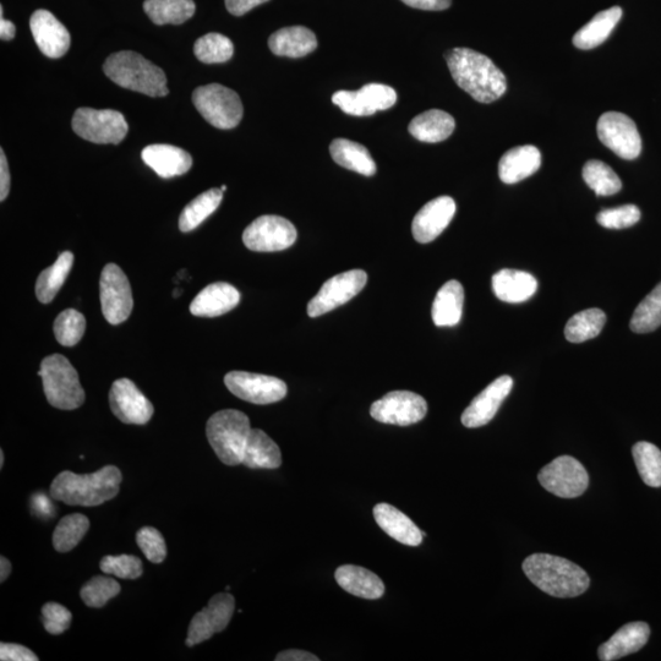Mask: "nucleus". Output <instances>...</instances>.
<instances>
[{
	"instance_id": "nucleus-49",
	"label": "nucleus",
	"mask_w": 661,
	"mask_h": 661,
	"mask_svg": "<svg viewBox=\"0 0 661 661\" xmlns=\"http://www.w3.org/2000/svg\"><path fill=\"white\" fill-rule=\"evenodd\" d=\"M73 615L65 606L58 603H47L42 608V621L46 631L51 635H62L71 625Z\"/></svg>"
},
{
	"instance_id": "nucleus-50",
	"label": "nucleus",
	"mask_w": 661,
	"mask_h": 661,
	"mask_svg": "<svg viewBox=\"0 0 661 661\" xmlns=\"http://www.w3.org/2000/svg\"><path fill=\"white\" fill-rule=\"evenodd\" d=\"M0 660L2 661H37V655L29 648L14 643L0 644Z\"/></svg>"
},
{
	"instance_id": "nucleus-26",
	"label": "nucleus",
	"mask_w": 661,
	"mask_h": 661,
	"mask_svg": "<svg viewBox=\"0 0 661 661\" xmlns=\"http://www.w3.org/2000/svg\"><path fill=\"white\" fill-rule=\"evenodd\" d=\"M376 523L386 534L398 543L408 546H418L423 542V533L414 522L403 512L389 504H379L374 507Z\"/></svg>"
},
{
	"instance_id": "nucleus-20",
	"label": "nucleus",
	"mask_w": 661,
	"mask_h": 661,
	"mask_svg": "<svg viewBox=\"0 0 661 661\" xmlns=\"http://www.w3.org/2000/svg\"><path fill=\"white\" fill-rule=\"evenodd\" d=\"M456 210V202L450 196H440L429 201L414 217V239L422 244L433 242L449 227Z\"/></svg>"
},
{
	"instance_id": "nucleus-6",
	"label": "nucleus",
	"mask_w": 661,
	"mask_h": 661,
	"mask_svg": "<svg viewBox=\"0 0 661 661\" xmlns=\"http://www.w3.org/2000/svg\"><path fill=\"white\" fill-rule=\"evenodd\" d=\"M38 376L42 378L47 401L62 411H74L83 406L85 391L78 371L63 355L53 354L42 360Z\"/></svg>"
},
{
	"instance_id": "nucleus-44",
	"label": "nucleus",
	"mask_w": 661,
	"mask_h": 661,
	"mask_svg": "<svg viewBox=\"0 0 661 661\" xmlns=\"http://www.w3.org/2000/svg\"><path fill=\"white\" fill-rule=\"evenodd\" d=\"M54 336L64 347H74L85 335L86 319L79 311L64 310L54 321Z\"/></svg>"
},
{
	"instance_id": "nucleus-52",
	"label": "nucleus",
	"mask_w": 661,
	"mask_h": 661,
	"mask_svg": "<svg viewBox=\"0 0 661 661\" xmlns=\"http://www.w3.org/2000/svg\"><path fill=\"white\" fill-rule=\"evenodd\" d=\"M402 2L415 9L440 12V10L449 9L452 0H402Z\"/></svg>"
},
{
	"instance_id": "nucleus-2",
	"label": "nucleus",
	"mask_w": 661,
	"mask_h": 661,
	"mask_svg": "<svg viewBox=\"0 0 661 661\" xmlns=\"http://www.w3.org/2000/svg\"><path fill=\"white\" fill-rule=\"evenodd\" d=\"M122 480V472L114 466L83 475L64 471L54 478L51 496L70 506H100L118 495Z\"/></svg>"
},
{
	"instance_id": "nucleus-48",
	"label": "nucleus",
	"mask_w": 661,
	"mask_h": 661,
	"mask_svg": "<svg viewBox=\"0 0 661 661\" xmlns=\"http://www.w3.org/2000/svg\"><path fill=\"white\" fill-rule=\"evenodd\" d=\"M641 220V211L636 205H624L616 209L603 210L598 213L600 226L608 229H625L635 226Z\"/></svg>"
},
{
	"instance_id": "nucleus-3",
	"label": "nucleus",
	"mask_w": 661,
	"mask_h": 661,
	"mask_svg": "<svg viewBox=\"0 0 661 661\" xmlns=\"http://www.w3.org/2000/svg\"><path fill=\"white\" fill-rule=\"evenodd\" d=\"M523 571L540 591L555 598H575L589 588V577L583 568L549 554H534L523 562Z\"/></svg>"
},
{
	"instance_id": "nucleus-55",
	"label": "nucleus",
	"mask_w": 661,
	"mask_h": 661,
	"mask_svg": "<svg viewBox=\"0 0 661 661\" xmlns=\"http://www.w3.org/2000/svg\"><path fill=\"white\" fill-rule=\"evenodd\" d=\"M0 14H2V16H0V38H2L3 41H12L16 32L15 25L12 21L4 19L3 7Z\"/></svg>"
},
{
	"instance_id": "nucleus-22",
	"label": "nucleus",
	"mask_w": 661,
	"mask_h": 661,
	"mask_svg": "<svg viewBox=\"0 0 661 661\" xmlns=\"http://www.w3.org/2000/svg\"><path fill=\"white\" fill-rule=\"evenodd\" d=\"M240 303L236 287L226 282L210 284L190 304V313L199 318H217L233 310Z\"/></svg>"
},
{
	"instance_id": "nucleus-17",
	"label": "nucleus",
	"mask_w": 661,
	"mask_h": 661,
	"mask_svg": "<svg viewBox=\"0 0 661 661\" xmlns=\"http://www.w3.org/2000/svg\"><path fill=\"white\" fill-rule=\"evenodd\" d=\"M234 608L236 600L231 594L220 593L211 598L209 605L190 622L188 638L185 641L187 647H194L207 641L215 633L225 631L232 620Z\"/></svg>"
},
{
	"instance_id": "nucleus-19",
	"label": "nucleus",
	"mask_w": 661,
	"mask_h": 661,
	"mask_svg": "<svg viewBox=\"0 0 661 661\" xmlns=\"http://www.w3.org/2000/svg\"><path fill=\"white\" fill-rule=\"evenodd\" d=\"M512 387L513 380L507 375L500 376L491 382L463 412L462 424L469 429L489 424L499 412L502 402L510 395Z\"/></svg>"
},
{
	"instance_id": "nucleus-51",
	"label": "nucleus",
	"mask_w": 661,
	"mask_h": 661,
	"mask_svg": "<svg viewBox=\"0 0 661 661\" xmlns=\"http://www.w3.org/2000/svg\"><path fill=\"white\" fill-rule=\"evenodd\" d=\"M225 2L229 13L236 16H242L249 13L251 9L269 2V0H225Z\"/></svg>"
},
{
	"instance_id": "nucleus-14",
	"label": "nucleus",
	"mask_w": 661,
	"mask_h": 661,
	"mask_svg": "<svg viewBox=\"0 0 661 661\" xmlns=\"http://www.w3.org/2000/svg\"><path fill=\"white\" fill-rule=\"evenodd\" d=\"M428 413V403L411 391H393L373 403L370 415L376 422L398 426L419 423Z\"/></svg>"
},
{
	"instance_id": "nucleus-47",
	"label": "nucleus",
	"mask_w": 661,
	"mask_h": 661,
	"mask_svg": "<svg viewBox=\"0 0 661 661\" xmlns=\"http://www.w3.org/2000/svg\"><path fill=\"white\" fill-rule=\"evenodd\" d=\"M136 543H138L147 560L154 562V564H161L165 561L167 556L165 538L156 528L145 527L140 529L136 533Z\"/></svg>"
},
{
	"instance_id": "nucleus-46",
	"label": "nucleus",
	"mask_w": 661,
	"mask_h": 661,
	"mask_svg": "<svg viewBox=\"0 0 661 661\" xmlns=\"http://www.w3.org/2000/svg\"><path fill=\"white\" fill-rule=\"evenodd\" d=\"M100 566L106 575L123 579H138L144 572L141 560L133 555L105 556Z\"/></svg>"
},
{
	"instance_id": "nucleus-42",
	"label": "nucleus",
	"mask_w": 661,
	"mask_h": 661,
	"mask_svg": "<svg viewBox=\"0 0 661 661\" xmlns=\"http://www.w3.org/2000/svg\"><path fill=\"white\" fill-rule=\"evenodd\" d=\"M661 326V283L644 298L633 313L630 327L635 333L653 332Z\"/></svg>"
},
{
	"instance_id": "nucleus-45",
	"label": "nucleus",
	"mask_w": 661,
	"mask_h": 661,
	"mask_svg": "<svg viewBox=\"0 0 661 661\" xmlns=\"http://www.w3.org/2000/svg\"><path fill=\"white\" fill-rule=\"evenodd\" d=\"M120 593V584L116 579L97 576L90 579L81 589V599L89 608H103L109 600Z\"/></svg>"
},
{
	"instance_id": "nucleus-25",
	"label": "nucleus",
	"mask_w": 661,
	"mask_h": 661,
	"mask_svg": "<svg viewBox=\"0 0 661 661\" xmlns=\"http://www.w3.org/2000/svg\"><path fill=\"white\" fill-rule=\"evenodd\" d=\"M542 165V155L533 145L518 146L507 151L499 163V176L505 184H516L533 176Z\"/></svg>"
},
{
	"instance_id": "nucleus-4",
	"label": "nucleus",
	"mask_w": 661,
	"mask_h": 661,
	"mask_svg": "<svg viewBox=\"0 0 661 661\" xmlns=\"http://www.w3.org/2000/svg\"><path fill=\"white\" fill-rule=\"evenodd\" d=\"M103 71L114 84L124 89L150 97L168 95L166 74L139 53H113L103 64Z\"/></svg>"
},
{
	"instance_id": "nucleus-29",
	"label": "nucleus",
	"mask_w": 661,
	"mask_h": 661,
	"mask_svg": "<svg viewBox=\"0 0 661 661\" xmlns=\"http://www.w3.org/2000/svg\"><path fill=\"white\" fill-rule=\"evenodd\" d=\"M269 47L276 56L302 58L318 48V40L314 32L307 27H284L271 35Z\"/></svg>"
},
{
	"instance_id": "nucleus-57",
	"label": "nucleus",
	"mask_w": 661,
	"mask_h": 661,
	"mask_svg": "<svg viewBox=\"0 0 661 661\" xmlns=\"http://www.w3.org/2000/svg\"><path fill=\"white\" fill-rule=\"evenodd\" d=\"M3 466H4V452L2 450L0 451V467L3 468Z\"/></svg>"
},
{
	"instance_id": "nucleus-1",
	"label": "nucleus",
	"mask_w": 661,
	"mask_h": 661,
	"mask_svg": "<svg viewBox=\"0 0 661 661\" xmlns=\"http://www.w3.org/2000/svg\"><path fill=\"white\" fill-rule=\"evenodd\" d=\"M446 62L456 84L480 103H493L505 95L506 76L493 60L469 48L446 53Z\"/></svg>"
},
{
	"instance_id": "nucleus-5",
	"label": "nucleus",
	"mask_w": 661,
	"mask_h": 661,
	"mask_svg": "<svg viewBox=\"0 0 661 661\" xmlns=\"http://www.w3.org/2000/svg\"><path fill=\"white\" fill-rule=\"evenodd\" d=\"M250 431L248 415L236 409L213 414L206 426L207 439L213 451L227 466L242 464Z\"/></svg>"
},
{
	"instance_id": "nucleus-7",
	"label": "nucleus",
	"mask_w": 661,
	"mask_h": 661,
	"mask_svg": "<svg viewBox=\"0 0 661 661\" xmlns=\"http://www.w3.org/2000/svg\"><path fill=\"white\" fill-rule=\"evenodd\" d=\"M193 102L201 116L218 129L236 128L243 118V103L237 92L220 84L198 87Z\"/></svg>"
},
{
	"instance_id": "nucleus-58",
	"label": "nucleus",
	"mask_w": 661,
	"mask_h": 661,
	"mask_svg": "<svg viewBox=\"0 0 661 661\" xmlns=\"http://www.w3.org/2000/svg\"><path fill=\"white\" fill-rule=\"evenodd\" d=\"M221 190L223 191V193H225V191L227 190V185H222Z\"/></svg>"
},
{
	"instance_id": "nucleus-28",
	"label": "nucleus",
	"mask_w": 661,
	"mask_h": 661,
	"mask_svg": "<svg viewBox=\"0 0 661 661\" xmlns=\"http://www.w3.org/2000/svg\"><path fill=\"white\" fill-rule=\"evenodd\" d=\"M336 582L344 591L362 599H380L385 593V584L375 573L364 567L344 565L337 568Z\"/></svg>"
},
{
	"instance_id": "nucleus-16",
	"label": "nucleus",
	"mask_w": 661,
	"mask_h": 661,
	"mask_svg": "<svg viewBox=\"0 0 661 661\" xmlns=\"http://www.w3.org/2000/svg\"><path fill=\"white\" fill-rule=\"evenodd\" d=\"M332 102L349 116L368 117L395 106L397 92L387 85L369 84L358 91H338Z\"/></svg>"
},
{
	"instance_id": "nucleus-56",
	"label": "nucleus",
	"mask_w": 661,
	"mask_h": 661,
	"mask_svg": "<svg viewBox=\"0 0 661 661\" xmlns=\"http://www.w3.org/2000/svg\"><path fill=\"white\" fill-rule=\"evenodd\" d=\"M10 573H12V564L4 556L0 557V582L7 581Z\"/></svg>"
},
{
	"instance_id": "nucleus-38",
	"label": "nucleus",
	"mask_w": 661,
	"mask_h": 661,
	"mask_svg": "<svg viewBox=\"0 0 661 661\" xmlns=\"http://www.w3.org/2000/svg\"><path fill=\"white\" fill-rule=\"evenodd\" d=\"M606 324V315L600 309L579 311L567 321L565 337L571 343H583L600 335Z\"/></svg>"
},
{
	"instance_id": "nucleus-9",
	"label": "nucleus",
	"mask_w": 661,
	"mask_h": 661,
	"mask_svg": "<svg viewBox=\"0 0 661 661\" xmlns=\"http://www.w3.org/2000/svg\"><path fill=\"white\" fill-rule=\"evenodd\" d=\"M545 490L562 499H575L586 493L589 475L583 464L571 456H561L545 466L538 475Z\"/></svg>"
},
{
	"instance_id": "nucleus-18",
	"label": "nucleus",
	"mask_w": 661,
	"mask_h": 661,
	"mask_svg": "<svg viewBox=\"0 0 661 661\" xmlns=\"http://www.w3.org/2000/svg\"><path fill=\"white\" fill-rule=\"evenodd\" d=\"M109 404L114 415L124 424L144 425L150 422L155 409L133 381L119 379L109 392Z\"/></svg>"
},
{
	"instance_id": "nucleus-21",
	"label": "nucleus",
	"mask_w": 661,
	"mask_h": 661,
	"mask_svg": "<svg viewBox=\"0 0 661 661\" xmlns=\"http://www.w3.org/2000/svg\"><path fill=\"white\" fill-rule=\"evenodd\" d=\"M30 27L40 51L48 58H62L70 48V34L48 10H37L31 16Z\"/></svg>"
},
{
	"instance_id": "nucleus-41",
	"label": "nucleus",
	"mask_w": 661,
	"mask_h": 661,
	"mask_svg": "<svg viewBox=\"0 0 661 661\" xmlns=\"http://www.w3.org/2000/svg\"><path fill=\"white\" fill-rule=\"evenodd\" d=\"M583 179L599 196L615 195L622 188L619 176L608 165L598 160L588 161L584 165Z\"/></svg>"
},
{
	"instance_id": "nucleus-11",
	"label": "nucleus",
	"mask_w": 661,
	"mask_h": 661,
	"mask_svg": "<svg viewBox=\"0 0 661 661\" xmlns=\"http://www.w3.org/2000/svg\"><path fill=\"white\" fill-rule=\"evenodd\" d=\"M102 313L109 324L127 321L134 308L133 292L127 275L116 264H108L100 281Z\"/></svg>"
},
{
	"instance_id": "nucleus-27",
	"label": "nucleus",
	"mask_w": 661,
	"mask_h": 661,
	"mask_svg": "<svg viewBox=\"0 0 661 661\" xmlns=\"http://www.w3.org/2000/svg\"><path fill=\"white\" fill-rule=\"evenodd\" d=\"M495 296L506 303H523L531 299L538 289V281L531 273L505 269L493 277Z\"/></svg>"
},
{
	"instance_id": "nucleus-8",
	"label": "nucleus",
	"mask_w": 661,
	"mask_h": 661,
	"mask_svg": "<svg viewBox=\"0 0 661 661\" xmlns=\"http://www.w3.org/2000/svg\"><path fill=\"white\" fill-rule=\"evenodd\" d=\"M71 125L80 138L103 145L120 144L129 130L123 114L113 109L97 111L94 108H80L75 112Z\"/></svg>"
},
{
	"instance_id": "nucleus-23",
	"label": "nucleus",
	"mask_w": 661,
	"mask_h": 661,
	"mask_svg": "<svg viewBox=\"0 0 661 661\" xmlns=\"http://www.w3.org/2000/svg\"><path fill=\"white\" fill-rule=\"evenodd\" d=\"M142 161L161 178L183 176L193 167V158L179 147L165 144L150 145L141 152Z\"/></svg>"
},
{
	"instance_id": "nucleus-32",
	"label": "nucleus",
	"mask_w": 661,
	"mask_h": 661,
	"mask_svg": "<svg viewBox=\"0 0 661 661\" xmlns=\"http://www.w3.org/2000/svg\"><path fill=\"white\" fill-rule=\"evenodd\" d=\"M455 128L456 122L451 114L439 109H431L412 120L409 124V133L419 141L436 144L449 139Z\"/></svg>"
},
{
	"instance_id": "nucleus-30",
	"label": "nucleus",
	"mask_w": 661,
	"mask_h": 661,
	"mask_svg": "<svg viewBox=\"0 0 661 661\" xmlns=\"http://www.w3.org/2000/svg\"><path fill=\"white\" fill-rule=\"evenodd\" d=\"M242 464L251 469L280 468L282 466L280 447L265 431L251 429Z\"/></svg>"
},
{
	"instance_id": "nucleus-37",
	"label": "nucleus",
	"mask_w": 661,
	"mask_h": 661,
	"mask_svg": "<svg viewBox=\"0 0 661 661\" xmlns=\"http://www.w3.org/2000/svg\"><path fill=\"white\" fill-rule=\"evenodd\" d=\"M223 199L221 189L205 191L184 207L179 217V229L184 233L194 231L218 209Z\"/></svg>"
},
{
	"instance_id": "nucleus-40",
	"label": "nucleus",
	"mask_w": 661,
	"mask_h": 661,
	"mask_svg": "<svg viewBox=\"0 0 661 661\" xmlns=\"http://www.w3.org/2000/svg\"><path fill=\"white\" fill-rule=\"evenodd\" d=\"M639 475L650 488L661 486V451L650 442H638L632 449Z\"/></svg>"
},
{
	"instance_id": "nucleus-13",
	"label": "nucleus",
	"mask_w": 661,
	"mask_h": 661,
	"mask_svg": "<svg viewBox=\"0 0 661 661\" xmlns=\"http://www.w3.org/2000/svg\"><path fill=\"white\" fill-rule=\"evenodd\" d=\"M368 282V275L363 270H352L330 278L324 283L316 296L308 304L310 318L330 313L349 300L358 296Z\"/></svg>"
},
{
	"instance_id": "nucleus-43",
	"label": "nucleus",
	"mask_w": 661,
	"mask_h": 661,
	"mask_svg": "<svg viewBox=\"0 0 661 661\" xmlns=\"http://www.w3.org/2000/svg\"><path fill=\"white\" fill-rule=\"evenodd\" d=\"M194 53L205 64L226 63L233 57V42L225 35L212 32L195 42Z\"/></svg>"
},
{
	"instance_id": "nucleus-53",
	"label": "nucleus",
	"mask_w": 661,
	"mask_h": 661,
	"mask_svg": "<svg viewBox=\"0 0 661 661\" xmlns=\"http://www.w3.org/2000/svg\"><path fill=\"white\" fill-rule=\"evenodd\" d=\"M10 191V172L5 152L0 150V200L8 198Z\"/></svg>"
},
{
	"instance_id": "nucleus-39",
	"label": "nucleus",
	"mask_w": 661,
	"mask_h": 661,
	"mask_svg": "<svg viewBox=\"0 0 661 661\" xmlns=\"http://www.w3.org/2000/svg\"><path fill=\"white\" fill-rule=\"evenodd\" d=\"M90 528V521L81 513L60 520L53 533V546L58 553H69L81 542Z\"/></svg>"
},
{
	"instance_id": "nucleus-15",
	"label": "nucleus",
	"mask_w": 661,
	"mask_h": 661,
	"mask_svg": "<svg viewBox=\"0 0 661 661\" xmlns=\"http://www.w3.org/2000/svg\"><path fill=\"white\" fill-rule=\"evenodd\" d=\"M227 389L240 400L254 404L280 402L287 396L286 382L273 376L232 371L226 375Z\"/></svg>"
},
{
	"instance_id": "nucleus-24",
	"label": "nucleus",
	"mask_w": 661,
	"mask_h": 661,
	"mask_svg": "<svg viewBox=\"0 0 661 661\" xmlns=\"http://www.w3.org/2000/svg\"><path fill=\"white\" fill-rule=\"evenodd\" d=\"M650 636V628L644 622H632L621 627L608 642L598 650L599 659L614 661L627 657L646 646Z\"/></svg>"
},
{
	"instance_id": "nucleus-31",
	"label": "nucleus",
	"mask_w": 661,
	"mask_h": 661,
	"mask_svg": "<svg viewBox=\"0 0 661 661\" xmlns=\"http://www.w3.org/2000/svg\"><path fill=\"white\" fill-rule=\"evenodd\" d=\"M464 289L460 282H446L437 292L431 310L436 326L452 327L460 324L463 313Z\"/></svg>"
},
{
	"instance_id": "nucleus-12",
	"label": "nucleus",
	"mask_w": 661,
	"mask_h": 661,
	"mask_svg": "<svg viewBox=\"0 0 661 661\" xmlns=\"http://www.w3.org/2000/svg\"><path fill=\"white\" fill-rule=\"evenodd\" d=\"M597 130L600 141L624 160H636L641 155V135L638 133L636 123L626 114L604 113L599 118Z\"/></svg>"
},
{
	"instance_id": "nucleus-35",
	"label": "nucleus",
	"mask_w": 661,
	"mask_h": 661,
	"mask_svg": "<svg viewBox=\"0 0 661 661\" xmlns=\"http://www.w3.org/2000/svg\"><path fill=\"white\" fill-rule=\"evenodd\" d=\"M74 265V255L70 251L58 256V259L51 267L43 270L37 278L36 296L42 304H49L56 298L60 288L64 286L65 281Z\"/></svg>"
},
{
	"instance_id": "nucleus-34",
	"label": "nucleus",
	"mask_w": 661,
	"mask_h": 661,
	"mask_svg": "<svg viewBox=\"0 0 661 661\" xmlns=\"http://www.w3.org/2000/svg\"><path fill=\"white\" fill-rule=\"evenodd\" d=\"M622 16L620 7H613L594 16L587 25L573 36V45L579 49H593L608 40Z\"/></svg>"
},
{
	"instance_id": "nucleus-54",
	"label": "nucleus",
	"mask_w": 661,
	"mask_h": 661,
	"mask_svg": "<svg viewBox=\"0 0 661 661\" xmlns=\"http://www.w3.org/2000/svg\"><path fill=\"white\" fill-rule=\"evenodd\" d=\"M276 661H319L316 655L304 652V650H284V652L277 655Z\"/></svg>"
},
{
	"instance_id": "nucleus-33",
	"label": "nucleus",
	"mask_w": 661,
	"mask_h": 661,
	"mask_svg": "<svg viewBox=\"0 0 661 661\" xmlns=\"http://www.w3.org/2000/svg\"><path fill=\"white\" fill-rule=\"evenodd\" d=\"M333 161L349 171L363 174L365 177L374 176L378 168L370 152L363 145L346 139H336L330 146Z\"/></svg>"
},
{
	"instance_id": "nucleus-36",
	"label": "nucleus",
	"mask_w": 661,
	"mask_h": 661,
	"mask_svg": "<svg viewBox=\"0 0 661 661\" xmlns=\"http://www.w3.org/2000/svg\"><path fill=\"white\" fill-rule=\"evenodd\" d=\"M194 0H145L144 10L156 25H180L193 18Z\"/></svg>"
},
{
	"instance_id": "nucleus-10",
	"label": "nucleus",
	"mask_w": 661,
	"mask_h": 661,
	"mask_svg": "<svg viewBox=\"0 0 661 661\" xmlns=\"http://www.w3.org/2000/svg\"><path fill=\"white\" fill-rule=\"evenodd\" d=\"M297 229L280 216H261L245 229V247L258 253H273L291 248L297 240Z\"/></svg>"
}]
</instances>
